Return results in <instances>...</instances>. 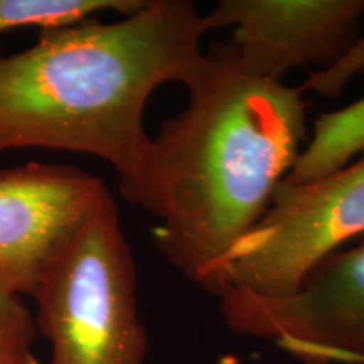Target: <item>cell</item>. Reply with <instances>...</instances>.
Instances as JSON below:
<instances>
[{"label":"cell","instance_id":"1","mask_svg":"<svg viewBox=\"0 0 364 364\" xmlns=\"http://www.w3.org/2000/svg\"><path fill=\"white\" fill-rule=\"evenodd\" d=\"M186 90L188 105L152 136L145 174L125 199L157 218L159 252L206 290L297 164L307 107L299 88L245 73L233 48L206 54Z\"/></svg>","mask_w":364,"mask_h":364},{"label":"cell","instance_id":"2","mask_svg":"<svg viewBox=\"0 0 364 364\" xmlns=\"http://www.w3.org/2000/svg\"><path fill=\"white\" fill-rule=\"evenodd\" d=\"M204 16L191 0H145L113 22L98 17L44 31L26 51L0 54V154H88L120 176L124 198L147 169L144 125L159 86H188L201 70Z\"/></svg>","mask_w":364,"mask_h":364},{"label":"cell","instance_id":"3","mask_svg":"<svg viewBox=\"0 0 364 364\" xmlns=\"http://www.w3.org/2000/svg\"><path fill=\"white\" fill-rule=\"evenodd\" d=\"M36 327L49 341L48 364H144L147 331L136 268L107 191L34 297Z\"/></svg>","mask_w":364,"mask_h":364},{"label":"cell","instance_id":"4","mask_svg":"<svg viewBox=\"0 0 364 364\" xmlns=\"http://www.w3.org/2000/svg\"><path fill=\"white\" fill-rule=\"evenodd\" d=\"M363 235L364 152L316 181L282 182L262 221L218 263L206 292L284 297L321 258Z\"/></svg>","mask_w":364,"mask_h":364},{"label":"cell","instance_id":"5","mask_svg":"<svg viewBox=\"0 0 364 364\" xmlns=\"http://www.w3.org/2000/svg\"><path fill=\"white\" fill-rule=\"evenodd\" d=\"M216 299L235 334L272 341L300 364H364V235L321 258L292 294Z\"/></svg>","mask_w":364,"mask_h":364},{"label":"cell","instance_id":"6","mask_svg":"<svg viewBox=\"0 0 364 364\" xmlns=\"http://www.w3.org/2000/svg\"><path fill=\"white\" fill-rule=\"evenodd\" d=\"M107 191L65 164L0 172V289L34 299Z\"/></svg>","mask_w":364,"mask_h":364},{"label":"cell","instance_id":"7","mask_svg":"<svg viewBox=\"0 0 364 364\" xmlns=\"http://www.w3.org/2000/svg\"><path fill=\"white\" fill-rule=\"evenodd\" d=\"M364 0H221L204 16L208 33L233 27L241 70L282 81L295 68H334L363 41Z\"/></svg>","mask_w":364,"mask_h":364},{"label":"cell","instance_id":"8","mask_svg":"<svg viewBox=\"0 0 364 364\" xmlns=\"http://www.w3.org/2000/svg\"><path fill=\"white\" fill-rule=\"evenodd\" d=\"M364 152V98L339 112L317 118L311 142L306 144L287 182L316 181L348 166Z\"/></svg>","mask_w":364,"mask_h":364},{"label":"cell","instance_id":"9","mask_svg":"<svg viewBox=\"0 0 364 364\" xmlns=\"http://www.w3.org/2000/svg\"><path fill=\"white\" fill-rule=\"evenodd\" d=\"M145 0H0V34L21 27L61 29L103 12L120 16L139 11Z\"/></svg>","mask_w":364,"mask_h":364},{"label":"cell","instance_id":"10","mask_svg":"<svg viewBox=\"0 0 364 364\" xmlns=\"http://www.w3.org/2000/svg\"><path fill=\"white\" fill-rule=\"evenodd\" d=\"M38 327L21 297L0 289V364H44L34 353Z\"/></svg>","mask_w":364,"mask_h":364},{"label":"cell","instance_id":"11","mask_svg":"<svg viewBox=\"0 0 364 364\" xmlns=\"http://www.w3.org/2000/svg\"><path fill=\"white\" fill-rule=\"evenodd\" d=\"M44 364H48V363H44Z\"/></svg>","mask_w":364,"mask_h":364}]
</instances>
